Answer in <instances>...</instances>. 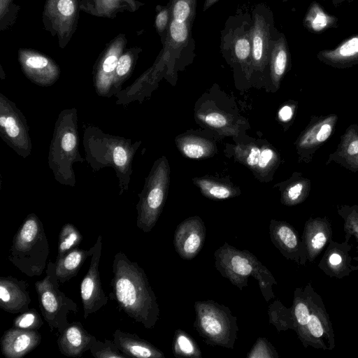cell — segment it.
Returning a JSON list of instances; mask_svg holds the SVG:
<instances>
[{
  "mask_svg": "<svg viewBox=\"0 0 358 358\" xmlns=\"http://www.w3.org/2000/svg\"><path fill=\"white\" fill-rule=\"evenodd\" d=\"M109 297L121 311L146 329L159 319V306L144 270L122 252L115 255Z\"/></svg>",
  "mask_w": 358,
  "mask_h": 358,
  "instance_id": "obj_1",
  "label": "cell"
},
{
  "mask_svg": "<svg viewBox=\"0 0 358 358\" xmlns=\"http://www.w3.org/2000/svg\"><path fill=\"white\" fill-rule=\"evenodd\" d=\"M295 332L304 348L333 350L336 347L332 323L320 295L310 282L296 287L292 306Z\"/></svg>",
  "mask_w": 358,
  "mask_h": 358,
  "instance_id": "obj_2",
  "label": "cell"
},
{
  "mask_svg": "<svg viewBox=\"0 0 358 358\" xmlns=\"http://www.w3.org/2000/svg\"><path fill=\"white\" fill-rule=\"evenodd\" d=\"M215 266L222 276L241 291L248 285L252 276L259 283L260 291L268 302L275 297L273 285L277 281L271 272L250 251L241 250L225 242L214 252Z\"/></svg>",
  "mask_w": 358,
  "mask_h": 358,
  "instance_id": "obj_3",
  "label": "cell"
},
{
  "mask_svg": "<svg viewBox=\"0 0 358 358\" xmlns=\"http://www.w3.org/2000/svg\"><path fill=\"white\" fill-rule=\"evenodd\" d=\"M49 254L43 223L36 214L30 213L13 236L8 259L26 275L39 276L47 267Z\"/></svg>",
  "mask_w": 358,
  "mask_h": 358,
  "instance_id": "obj_4",
  "label": "cell"
},
{
  "mask_svg": "<svg viewBox=\"0 0 358 358\" xmlns=\"http://www.w3.org/2000/svg\"><path fill=\"white\" fill-rule=\"evenodd\" d=\"M194 327L206 343L234 348L238 327L230 309L213 300L194 303Z\"/></svg>",
  "mask_w": 358,
  "mask_h": 358,
  "instance_id": "obj_5",
  "label": "cell"
},
{
  "mask_svg": "<svg viewBox=\"0 0 358 358\" xmlns=\"http://www.w3.org/2000/svg\"><path fill=\"white\" fill-rule=\"evenodd\" d=\"M45 274L43 280L34 284L40 309L51 331L55 329L60 334L69 324L68 315L76 314L78 306L59 289L55 263H48Z\"/></svg>",
  "mask_w": 358,
  "mask_h": 358,
  "instance_id": "obj_6",
  "label": "cell"
},
{
  "mask_svg": "<svg viewBox=\"0 0 358 358\" xmlns=\"http://www.w3.org/2000/svg\"><path fill=\"white\" fill-rule=\"evenodd\" d=\"M169 181V168L163 157L152 171L136 206V225L145 233L155 226L164 207Z\"/></svg>",
  "mask_w": 358,
  "mask_h": 358,
  "instance_id": "obj_7",
  "label": "cell"
},
{
  "mask_svg": "<svg viewBox=\"0 0 358 358\" xmlns=\"http://www.w3.org/2000/svg\"><path fill=\"white\" fill-rule=\"evenodd\" d=\"M81 0H46L43 12L44 29L57 38L64 48L75 33Z\"/></svg>",
  "mask_w": 358,
  "mask_h": 358,
  "instance_id": "obj_8",
  "label": "cell"
},
{
  "mask_svg": "<svg viewBox=\"0 0 358 358\" xmlns=\"http://www.w3.org/2000/svg\"><path fill=\"white\" fill-rule=\"evenodd\" d=\"M338 121L335 113L311 115L295 144L300 162H310L316 151L331 137Z\"/></svg>",
  "mask_w": 358,
  "mask_h": 358,
  "instance_id": "obj_9",
  "label": "cell"
},
{
  "mask_svg": "<svg viewBox=\"0 0 358 358\" xmlns=\"http://www.w3.org/2000/svg\"><path fill=\"white\" fill-rule=\"evenodd\" d=\"M94 250L91 256L88 271L80 283V292L83 308V317L96 313L108 303L106 296L101 282L99 266L101 256L102 236L97 237Z\"/></svg>",
  "mask_w": 358,
  "mask_h": 358,
  "instance_id": "obj_10",
  "label": "cell"
},
{
  "mask_svg": "<svg viewBox=\"0 0 358 358\" xmlns=\"http://www.w3.org/2000/svg\"><path fill=\"white\" fill-rule=\"evenodd\" d=\"M269 234L271 242L284 257L299 265L306 264L308 259L305 244L292 224L285 221L271 220Z\"/></svg>",
  "mask_w": 358,
  "mask_h": 358,
  "instance_id": "obj_11",
  "label": "cell"
},
{
  "mask_svg": "<svg viewBox=\"0 0 358 358\" xmlns=\"http://www.w3.org/2000/svg\"><path fill=\"white\" fill-rule=\"evenodd\" d=\"M18 59L26 76L41 86L53 84L59 78V66L49 57L34 50L20 48Z\"/></svg>",
  "mask_w": 358,
  "mask_h": 358,
  "instance_id": "obj_12",
  "label": "cell"
},
{
  "mask_svg": "<svg viewBox=\"0 0 358 358\" xmlns=\"http://www.w3.org/2000/svg\"><path fill=\"white\" fill-rule=\"evenodd\" d=\"M206 231L205 224L198 216L188 217L178 225L173 245L182 259H192L198 255L203 246Z\"/></svg>",
  "mask_w": 358,
  "mask_h": 358,
  "instance_id": "obj_13",
  "label": "cell"
},
{
  "mask_svg": "<svg viewBox=\"0 0 358 358\" xmlns=\"http://www.w3.org/2000/svg\"><path fill=\"white\" fill-rule=\"evenodd\" d=\"M352 248L349 241L339 243L331 239L318 264L319 268L327 276L339 280L357 271L358 266L352 264V257L350 255Z\"/></svg>",
  "mask_w": 358,
  "mask_h": 358,
  "instance_id": "obj_14",
  "label": "cell"
},
{
  "mask_svg": "<svg viewBox=\"0 0 358 358\" xmlns=\"http://www.w3.org/2000/svg\"><path fill=\"white\" fill-rule=\"evenodd\" d=\"M127 39L125 35L117 36L103 52L95 71V85L101 92H106L114 82L115 69L120 55L124 52Z\"/></svg>",
  "mask_w": 358,
  "mask_h": 358,
  "instance_id": "obj_15",
  "label": "cell"
},
{
  "mask_svg": "<svg viewBox=\"0 0 358 358\" xmlns=\"http://www.w3.org/2000/svg\"><path fill=\"white\" fill-rule=\"evenodd\" d=\"M28 287L25 280L10 275L0 277V308L11 314L29 310L31 300Z\"/></svg>",
  "mask_w": 358,
  "mask_h": 358,
  "instance_id": "obj_16",
  "label": "cell"
},
{
  "mask_svg": "<svg viewBox=\"0 0 358 358\" xmlns=\"http://www.w3.org/2000/svg\"><path fill=\"white\" fill-rule=\"evenodd\" d=\"M331 223L327 217H310L304 224L301 236L307 251V259L313 262L332 239Z\"/></svg>",
  "mask_w": 358,
  "mask_h": 358,
  "instance_id": "obj_17",
  "label": "cell"
},
{
  "mask_svg": "<svg viewBox=\"0 0 358 358\" xmlns=\"http://www.w3.org/2000/svg\"><path fill=\"white\" fill-rule=\"evenodd\" d=\"M41 341L38 330H26L13 327L0 339L2 354L7 358H21L34 350Z\"/></svg>",
  "mask_w": 358,
  "mask_h": 358,
  "instance_id": "obj_18",
  "label": "cell"
},
{
  "mask_svg": "<svg viewBox=\"0 0 358 358\" xmlns=\"http://www.w3.org/2000/svg\"><path fill=\"white\" fill-rule=\"evenodd\" d=\"M253 14L251 24L252 63L262 68L269 60L273 41L271 38V23L259 10H254Z\"/></svg>",
  "mask_w": 358,
  "mask_h": 358,
  "instance_id": "obj_19",
  "label": "cell"
},
{
  "mask_svg": "<svg viewBox=\"0 0 358 358\" xmlns=\"http://www.w3.org/2000/svg\"><path fill=\"white\" fill-rule=\"evenodd\" d=\"M96 338L87 332L81 322H69L60 333L57 343L59 352L64 356L80 357L90 350Z\"/></svg>",
  "mask_w": 358,
  "mask_h": 358,
  "instance_id": "obj_20",
  "label": "cell"
},
{
  "mask_svg": "<svg viewBox=\"0 0 358 358\" xmlns=\"http://www.w3.org/2000/svg\"><path fill=\"white\" fill-rule=\"evenodd\" d=\"M334 162L352 172L358 171V124H351L340 137L334 152L329 155L326 165Z\"/></svg>",
  "mask_w": 358,
  "mask_h": 358,
  "instance_id": "obj_21",
  "label": "cell"
},
{
  "mask_svg": "<svg viewBox=\"0 0 358 358\" xmlns=\"http://www.w3.org/2000/svg\"><path fill=\"white\" fill-rule=\"evenodd\" d=\"M113 337L116 346L129 357L164 358L165 357L159 349L136 334L116 329Z\"/></svg>",
  "mask_w": 358,
  "mask_h": 358,
  "instance_id": "obj_22",
  "label": "cell"
},
{
  "mask_svg": "<svg viewBox=\"0 0 358 358\" xmlns=\"http://www.w3.org/2000/svg\"><path fill=\"white\" fill-rule=\"evenodd\" d=\"M222 48L240 63L252 62L251 25L242 22L230 29L222 39Z\"/></svg>",
  "mask_w": 358,
  "mask_h": 358,
  "instance_id": "obj_23",
  "label": "cell"
},
{
  "mask_svg": "<svg viewBox=\"0 0 358 358\" xmlns=\"http://www.w3.org/2000/svg\"><path fill=\"white\" fill-rule=\"evenodd\" d=\"M140 4L136 0H81L80 10L97 17L113 18L118 13L136 10Z\"/></svg>",
  "mask_w": 358,
  "mask_h": 358,
  "instance_id": "obj_24",
  "label": "cell"
},
{
  "mask_svg": "<svg viewBox=\"0 0 358 358\" xmlns=\"http://www.w3.org/2000/svg\"><path fill=\"white\" fill-rule=\"evenodd\" d=\"M94 246L90 250L76 248L55 262L56 275L59 284H63L75 277L81 266L94 252Z\"/></svg>",
  "mask_w": 358,
  "mask_h": 358,
  "instance_id": "obj_25",
  "label": "cell"
},
{
  "mask_svg": "<svg viewBox=\"0 0 358 358\" xmlns=\"http://www.w3.org/2000/svg\"><path fill=\"white\" fill-rule=\"evenodd\" d=\"M322 62L337 68H345L358 62V35L343 42L334 50L318 55Z\"/></svg>",
  "mask_w": 358,
  "mask_h": 358,
  "instance_id": "obj_26",
  "label": "cell"
},
{
  "mask_svg": "<svg viewBox=\"0 0 358 358\" xmlns=\"http://www.w3.org/2000/svg\"><path fill=\"white\" fill-rule=\"evenodd\" d=\"M310 189V180L303 177L301 173H294L282 186L281 202L288 206L299 204L308 198Z\"/></svg>",
  "mask_w": 358,
  "mask_h": 358,
  "instance_id": "obj_27",
  "label": "cell"
},
{
  "mask_svg": "<svg viewBox=\"0 0 358 358\" xmlns=\"http://www.w3.org/2000/svg\"><path fill=\"white\" fill-rule=\"evenodd\" d=\"M0 127L10 142L16 147L25 146L27 149L30 142L27 130L22 121L13 110L9 112L6 108L5 110L1 108Z\"/></svg>",
  "mask_w": 358,
  "mask_h": 358,
  "instance_id": "obj_28",
  "label": "cell"
},
{
  "mask_svg": "<svg viewBox=\"0 0 358 358\" xmlns=\"http://www.w3.org/2000/svg\"><path fill=\"white\" fill-rule=\"evenodd\" d=\"M269 62L272 81L278 87L288 64V51L283 37L272 41Z\"/></svg>",
  "mask_w": 358,
  "mask_h": 358,
  "instance_id": "obj_29",
  "label": "cell"
},
{
  "mask_svg": "<svg viewBox=\"0 0 358 358\" xmlns=\"http://www.w3.org/2000/svg\"><path fill=\"white\" fill-rule=\"evenodd\" d=\"M181 152L191 159H201L209 156L213 145L208 141L196 136H185L178 140Z\"/></svg>",
  "mask_w": 358,
  "mask_h": 358,
  "instance_id": "obj_30",
  "label": "cell"
},
{
  "mask_svg": "<svg viewBox=\"0 0 358 358\" xmlns=\"http://www.w3.org/2000/svg\"><path fill=\"white\" fill-rule=\"evenodd\" d=\"M269 322L278 331L292 329L295 331L296 324L292 308L285 307L279 300L268 308Z\"/></svg>",
  "mask_w": 358,
  "mask_h": 358,
  "instance_id": "obj_31",
  "label": "cell"
},
{
  "mask_svg": "<svg viewBox=\"0 0 358 358\" xmlns=\"http://www.w3.org/2000/svg\"><path fill=\"white\" fill-rule=\"evenodd\" d=\"M173 352L176 357L200 358L202 357L199 346L182 329L175 331L173 338Z\"/></svg>",
  "mask_w": 358,
  "mask_h": 358,
  "instance_id": "obj_32",
  "label": "cell"
},
{
  "mask_svg": "<svg viewBox=\"0 0 358 358\" xmlns=\"http://www.w3.org/2000/svg\"><path fill=\"white\" fill-rule=\"evenodd\" d=\"M336 208L338 214L344 221L345 240L349 241L353 236L357 243L356 250L358 252V204L338 205Z\"/></svg>",
  "mask_w": 358,
  "mask_h": 358,
  "instance_id": "obj_33",
  "label": "cell"
},
{
  "mask_svg": "<svg viewBox=\"0 0 358 358\" xmlns=\"http://www.w3.org/2000/svg\"><path fill=\"white\" fill-rule=\"evenodd\" d=\"M83 240L79 230L72 224L66 223L59 234L57 259L62 257L71 250L78 248Z\"/></svg>",
  "mask_w": 358,
  "mask_h": 358,
  "instance_id": "obj_34",
  "label": "cell"
},
{
  "mask_svg": "<svg viewBox=\"0 0 358 358\" xmlns=\"http://www.w3.org/2000/svg\"><path fill=\"white\" fill-rule=\"evenodd\" d=\"M196 185L206 196L213 199H226L234 196L236 192L230 187L211 180L199 178Z\"/></svg>",
  "mask_w": 358,
  "mask_h": 358,
  "instance_id": "obj_35",
  "label": "cell"
},
{
  "mask_svg": "<svg viewBox=\"0 0 358 358\" xmlns=\"http://www.w3.org/2000/svg\"><path fill=\"white\" fill-rule=\"evenodd\" d=\"M195 8L196 0H173L169 7L171 19L178 22L192 23Z\"/></svg>",
  "mask_w": 358,
  "mask_h": 358,
  "instance_id": "obj_36",
  "label": "cell"
},
{
  "mask_svg": "<svg viewBox=\"0 0 358 358\" xmlns=\"http://www.w3.org/2000/svg\"><path fill=\"white\" fill-rule=\"evenodd\" d=\"M141 51V50L138 48H132L122 52L118 59L115 69L114 84H117L128 77L134 68L138 58V55Z\"/></svg>",
  "mask_w": 358,
  "mask_h": 358,
  "instance_id": "obj_37",
  "label": "cell"
},
{
  "mask_svg": "<svg viewBox=\"0 0 358 358\" xmlns=\"http://www.w3.org/2000/svg\"><path fill=\"white\" fill-rule=\"evenodd\" d=\"M92 355L96 358H129L116 346L113 341L105 339L96 340L90 350Z\"/></svg>",
  "mask_w": 358,
  "mask_h": 358,
  "instance_id": "obj_38",
  "label": "cell"
},
{
  "mask_svg": "<svg viewBox=\"0 0 358 358\" xmlns=\"http://www.w3.org/2000/svg\"><path fill=\"white\" fill-rule=\"evenodd\" d=\"M43 324L40 314L36 309L30 308L14 319L13 327L26 330H38Z\"/></svg>",
  "mask_w": 358,
  "mask_h": 358,
  "instance_id": "obj_39",
  "label": "cell"
},
{
  "mask_svg": "<svg viewBox=\"0 0 358 358\" xmlns=\"http://www.w3.org/2000/svg\"><path fill=\"white\" fill-rule=\"evenodd\" d=\"M191 23L178 22L171 19L168 27L167 41L171 45H182L187 41Z\"/></svg>",
  "mask_w": 358,
  "mask_h": 358,
  "instance_id": "obj_40",
  "label": "cell"
},
{
  "mask_svg": "<svg viewBox=\"0 0 358 358\" xmlns=\"http://www.w3.org/2000/svg\"><path fill=\"white\" fill-rule=\"evenodd\" d=\"M58 152L62 155V159L64 157L73 159L74 154L77 153L78 138L76 131L73 129H68L62 131L61 137L57 140Z\"/></svg>",
  "mask_w": 358,
  "mask_h": 358,
  "instance_id": "obj_41",
  "label": "cell"
},
{
  "mask_svg": "<svg viewBox=\"0 0 358 358\" xmlns=\"http://www.w3.org/2000/svg\"><path fill=\"white\" fill-rule=\"evenodd\" d=\"M19 7L13 0H0V29L3 31L12 26L16 20Z\"/></svg>",
  "mask_w": 358,
  "mask_h": 358,
  "instance_id": "obj_42",
  "label": "cell"
},
{
  "mask_svg": "<svg viewBox=\"0 0 358 358\" xmlns=\"http://www.w3.org/2000/svg\"><path fill=\"white\" fill-rule=\"evenodd\" d=\"M306 21L313 30L320 31L330 24L331 17L320 6L314 5L310 9Z\"/></svg>",
  "mask_w": 358,
  "mask_h": 358,
  "instance_id": "obj_43",
  "label": "cell"
},
{
  "mask_svg": "<svg viewBox=\"0 0 358 358\" xmlns=\"http://www.w3.org/2000/svg\"><path fill=\"white\" fill-rule=\"evenodd\" d=\"M278 355L273 345L266 338H259L250 351L248 358H277Z\"/></svg>",
  "mask_w": 358,
  "mask_h": 358,
  "instance_id": "obj_44",
  "label": "cell"
},
{
  "mask_svg": "<svg viewBox=\"0 0 358 358\" xmlns=\"http://www.w3.org/2000/svg\"><path fill=\"white\" fill-rule=\"evenodd\" d=\"M171 20V12L169 7L162 8L157 14L155 27L159 34L164 33L169 27Z\"/></svg>",
  "mask_w": 358,
  "mask_h": 358,
  "instance_id": "obj_45",
  "label": "cell"
},
{
  "mask_svg": "<svg viewBox=\"0 0 358 358\" xmlns=\"http://www.w3.org/2000/svg\"><path fill=\"white\" fill-rule=\"evenodd\" d=\"M201 118L206 124L215 128H221L227 124V117L218 112H210Z\"/></svg>",
  "mask_w": 358,
  "mask_h": 358,
  "instance_id": "obj_46",
  "label": "cell"
},
{
  "mask_svg": "<svg viewBox=\"0 0 358 358\" xmlns=\"http://www.w3.org/2000/svg\"><path fill=\"white\" fill-rule=\"evenodd\" d=\"M277 159L276 153L269 148L262 149L261 156L257 168L261 170L266 169L270 166L271 163Z\"/></svg>",
  "mask_w": 358,
  "mask_h": 358,
  "instance_id": "obj_47",
  "label": "cell"
},
{
  "mask_svg": "<svg viewBox=\"0 0 358 358\" xmlns=\"http://www.w3.org/2000/svg\"><path fill=\"white\" fill-rule=\"evenodd\" d=\"M296 103L291 102L282 106L278 113L279 120L287 123L293 120L296 108Z\"/></svg>",
  "mask_w": 358,
  "mask_h": 358,
  "instance_id": "obj_48",
  "label": "cell"
},
{
  "mask_svg": "<svg viewBox=\"0 0 358 358\" xmlns=\"http://www.w3.org/2000/svg\"><path fill=\"white\" fill-rule=\"evenodd\" d=\"M262 149L257 147L252 146L251 147L246 153L245 155V162L247 164L251 167H256L258 166L260 156H261Z\"/></svg>",
  "mask_w": 358,
  "mask_h": 358,
  "instance_id": "obj_49",
  "label": "cell"
},
{
  "mask_svg": "<svg viewBox=\"0 0 358 358\" xmlns=\"http://www.w3.org/2000/svg\"><path fill=\"white\" fill-rule=\"evenodd\" d=\"M219 0H205V2L203 3V10H206L208 8H209L210 6H212L214 3L217 2Z\"/></svg>",
  "mask_w": 358,
  "mask_h": 358,
  "instance_id": "obj_50",
  "label": "cell"
},
{
  "mask_svg": "<svg viewBox=\"0 0 358 358\" xmlns=\"http://www.w3.org/2000/svg\"><path fill=\"white\" fill-rule=\"evenodd\" d=\"M352 260H355V261H356L357 262V266H358V255L355 257H352Z\"/></svg>",
  "mask_w": 358,
  "mask_h": 358,
  "instance_id": "obj_51",
  "label": "cell"
}]
</instances>
